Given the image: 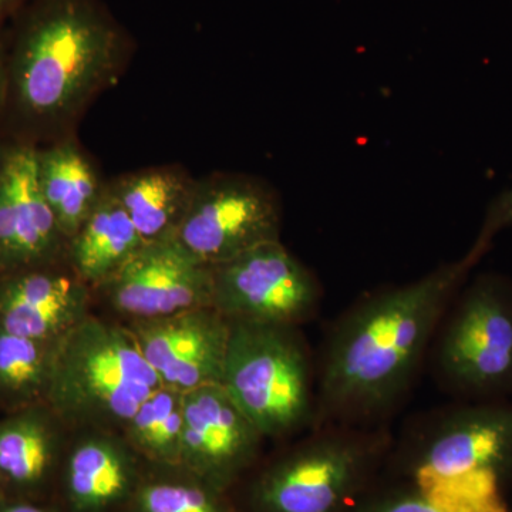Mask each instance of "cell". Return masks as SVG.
Masks as SVG:
<instances>
[{
    "mask_svg": "<svg viewBox=\"0 0 512 512\" xmlns=\"http://www.w3.org/2000/svg\"><path fill=\"white\" fill-rule=\"evenodd\" d=\"M28 0H0V23L5 22L10 15H15Z\"/></svg>",
    "mask_w": 512,
    "mask_h": 512,
    "instance_id": "obj_26",
    "label": "cell"
},
{
    "mask_svg": "<svg viewBox=\"0 0 512 512\" xmlns=\"http://www.w3.org/2000/svg\"><path fill=\"white\" fill-rule=\"evenodd\" d=\"M99 431L80 441L70 456L67 485L80 511H99L123 498L133 480V461L123 443Z\"/></svg>",
    "mask_w": 512,
    "mask_h": 512,
    "instance_id": "obj_18",
    "label": "cell"
},
{
    "mask_svg": "<svg viewBox=\"0 0 512 512\" xmlns=\"http://www.w3.org/2000/svg\"><path fill=\"white\" fill-rule=\"evenodd\" d=\"M2 512H45L40 508L33 507V505H13V507L6 508Z\"/></svg>",
    "mask_w": 512,
    "mask_h": 512,
    "instance_id": "obj_27",
    "label": "cell"
},
{
    "mask_svg": "<svg viewBox=\"0 0 512 512\" xmlns=\"http://www.w3.org/2000/svg\"><path fill=\"white\" fill-rule=\"evenodd\" d=\"M181 463L210 477L232 473L255 453L262 434L222 384L183 393Z\"/></svg>",
    "mask_w": 512,
    "mask_h": 512,
    "instance_id": "obj_13",
    "label": "cell"
},
{
    "mask_svg": "<svg viewBox=\"0 0 512 512\" xmlns=\"http://www.w3.org/2000/svg\"><path fill=\"white\" fill-rule=\"evenodd\" d=\"M485 254L473 244L463 258L356 306L329 340L318 410L352 419L373 416L396 402L448 303Z\"/></svg>",
    "mask_w": 512,
    "mask_h": 512,
    "instance_id": "obj_1",
    "label": "cell"
},
{
    "mask_svg": "<svg viewBox=\"0 0 512 512\" xmlns=\"http://www.w3.org/2000/svg\"><path fill=\"white\" fill-rule=\"evenodd\" d=\"M275 468L261 488L272 512H332L359 466V444L328 433Z\"/></svg>",
    "mask_w": 512,
    "mask_h": 512,
    "instance_id": "obj_12",
    "label": "cell"
},
{
    "mask_svg": "<svg viewBox=\"0 0 512 512\" xmlns=\"http://www.w3.org/2000/svg\"><path fill=\"white\" fill-rule=\"evenodd\" d=\"M222 387L264 437L301 430L315 414L312 366L293 326L229 320Z\"/></svg>",
    "mask_w": 512,
    "mask_h": 512,
    "instance_id": "obj_5",
    "label": "cell"
},
{
    "mask_svg": "<svg viewBox=\"0 0 512 512\" xmlns=\"http://www.w3.org/2000/svg\"><path fill=\"white\" fill-rule=\"evenodd\" d=\"M512 227V187L494 198L485 212L483 224L476 241L485 247H493L494 239L500 232Z\"/></svg>",
    "mask_w": 512,
    "mask_h": 512,
    "instance_id": "obj_23",
    "label": "cell"
},
{
    "mask_svg": "<svg viewBox=\"0 0 512 512\" xmlns=\"http://www.w3.org/2000/svg\"><path fill=\"white\" fill-rule=\"evenodd\" d=\"M195 184L180 168L157 167L123 175L109 187L147 244L174 237Z\"/></svg>",
    "mask_w": 512,
    "mask_h": 512,
    "instance_id": "obj_16",
    "label": "cell"
},
{
    "mask_svg": "<svg viewBox=\"0 0 512 512\" xmlns=\"http://www.w3.org/2000/svg\"><path fill=\"white\" fill-rule=\"evenodd\" d=\"M74 274L87 286H103L146 242L109 184L69 242Z\"/></svg>",
    "mask_w": 512,
    "mask_h": 512,
    "instance_id": "obj_15",
    "label": "cell"
},
{
    "mask_svg": "<svg viewBox=\"0 0 512 512\" xmlns=\"http://www.w3.org/2000/svg\"><path fill=\"white\" fill-rule=\"evenodd\" d=\"M281 207L268 185L242 174L197 181L174 239L198 262L217 266L269 241H279Z\"/></svg>",
    "mask_w": 512,
    "mask_h": 512,
    "instance_id": "obj_7",
    "label": "cell"
},
{
    "mask_svg": "<svg viewBox=\"0 0 512 512\" xmlns=\"http://www.w3.org/2000/svg\"><path fill=\"white\" fill-rule=\"evenodd\" d=\"M116 311L156 319L212 306V268L174 237L147 242L103 285Z\"/></svg>",
    "mask_w": 512,
    "mask_h": 512,
    "instance_id": "obj_9",
    "label": "cell"
},
{
    "mask_svg": "<svg viewBox=\"0 0 512 512\" xmlns=\"http://www.w3.org/2000/svg\"><path fill=\"white\" fill-rule=\"evenodd\" d=\"M512 464V400L466 402L440 421L416 470L437 512H511L501 478Z\"/></svg>",
    "mask_w": 512,
    "mask_h": 512,
    "instance_id": "obj_4",
    "label": "cell"
},
{
    "mask_svg": "<svg viewBox=\"0 0 512 512\" xmlns=\"http://www.w3.org/2000/svg\"><path fill=\"white\" fill-rule=\"evenodd\" d=\"M67 244L39 175L37 148L20 144L6 150L0 175V249L8 268L45 264Z\"/></svg>",
    "mask_w": 512,
    "mask_h": 512,
    "instance_id": "obj_11",
    "label": "cell"
},
{
    "mask_svg": "<svg viewBox=\"0 0 512 512\" xmlns=\"http://www.w3.org/2000/svg\"><path fill=\"white\" fill-rule=\"evenodd\" d=\"M212 306L228 320L296 326L320 301L315 276L281 244L256 245L212 266Z\"/></svg>",
    "mask_w": 512,
    "mask_h": 512,
    "instance_id": "obj_8",
    "label": "cell"
},
{
    "mask_svg": "<svg viewBox=\"0 0 512 512\" xmlns=\"http://www.w3.org/2000/svg\"><path fill=\"white\" fill-rule=\"evenodd\" d=\"M138 512H221L210 494L197 485L157 483L138 494Z\"/></svg>",
    "mask_w": 512,
    "mask_h": 512,
    "instance_id": "obj_22",
    "label": "cell"
},
{
    "mask_svg": "<svg viewBox=\"0 0 512 512\" xmlns=\"http://www.w3.org/2000/svg\"><path fill=\"white\" fill-rule=\"evenodd\" d=\"M131 446L158 461L181 460L184 430L183 393L171 387L157 390L141 404L123 429Z\"/></svg>",
    "mask_w": 512,
    "mask_h": 512,
    "instance_id": "obj_19",
    "label": "cell"
},
{
    "mask_svg": "<svg viewBox=\"0 0 512 512\" xmlns=\"http://www.w3.org/2000/svg\"><path fill=\"white\" fill-rule=\"evenodd\" d=\"M55 342L23 338L0 329V387L19 397L47 394Z\"/></svg>",
    "mask_w": 512,
    "mask_h": 512,
    "instance_id": "obj_21",
    "label": "cell"
},
{
    "mask_svg": "<svg viewBox=\"0 0 512 512\" xmlns=\"http://www.w3.org/2000/svg\"><path fill=\"white\" fill-rule=\"evenodd\" d=\"M89 308V286L73 276L32 271L0 285V329L23 338L56 342L82 322Z\"/></svg>",
    "mask_w": 512,
    "mask_h": 512,
    "instance_id": "obj_14",
    "label": "cell"
},
{
    "mask_svg": "<svg viewBox=\"0 0 512 512\" xmlns=\"http://www.w3.org/2000/svg\"><path fill=\"white\" fill-rule=\"evenodd\" d=\"M37 175L47 204L69 242L96 207L104 185L72 141L37 150Z\"/></svg>",
    "mask_w": 512,
    "mask_h": 512,
    "instance_id": "obj_17",
    "label": "cell"
},
{
    "mask_svg": "<svg viewBox=\"0 0 512 512\" xmlns=\"http://www.w3.org/2000/svg\"><path fill=\"white\" fill-rule=\"evenodd\" d=\"M163 387L130 329L89 315L56 340L46 397L64 420L104 431Z\"/></svg>",
    "mask_w": 512,
    "mask_h": 512,
    "instance_id": "obj_3",
    "label": "cell"
},
{
    "mask_svg": "<svg viewBox=\"0 0 512 512\" xmlns=\"http://www.w3.org/2000/svg\"><path fill=\"white\" fill-rule=\"evenodd\" d=\"M8 99V53H6V32L0 23V114L6 109Z\"/></svg>",
    "mask_w": 512,
    "mask_h": 512,
    "instance_id": "obj_24",
    "label": "cell"
},
{
    "mask_svg": "<svg viewBox=\"0 0 512 512\" xmlns=\"http://www.w3.org/2000/svg\"><path fill=\"white\" fill-rule=\"evenodd\" d=\"M0 268H8V266H6L5 256H3L2 249H0Z\"/></svg>",
    "mask_w": 512,
    "mask_h": 512,
    "instance_id": "obj_29",
    "label": "cell"
},
{
    "mask_svg": "<svg viewBox=\"0 0 512 512\" xmlns=\"http://www.w3.org/2000/svg\"><path fill=\"white\" fill-rule=\"evenodd\" d=\"M15 19L6 107L32 127L66 123L116 72L126 35L99 0H28Z\"/></svg>",
    "mask_w": 512,
    "mask_h": 512,
    "instance_id": "obj_2",
    "label": "cell"
},
{
    "mask_svg": "<svg viewBox=\"0 0 512 512\" xmlns=\"http://www.w3.org/2000/svg\"><path fill=\"white\" fill-rule=\"evenodd\" d=\"M128 329L165 387L185 393L222 383L231 322L214 306L133 320Z\"/></svg>",
    "mask_w": 512,
    "mask_h": 512,
    "instance_id": "obj_10",
    "label": "cell"
},
{
    "mask_svg": "<svg viewBox=\"0 0 512 512\" xmlns=\"http://www.w3.org/2000/svg\"><path fill=\"white\" fill-rule=\"evenodd\" d=\"M55 431L40 414H25L0 426V473L16 483L40 480L52 458Z\"/></svg>",
    "mask_w": 512,
    "mask_h": 512,
    "instance_id": "obj_20",
    "label": "cell"
},
{
    "mask_svg": "<svg viewBox=\"0 0 512 512\" xmlns=\"http://www.w3.org/2000/svg\"><path fill=\"white\" fill-rule=\"evenodd\" d=\"M382 512H437L431 507L430 504H427L423 498H407V500L397 501L390 505V507L384 508Z\"/></svg>",
    "mask_w": 512,
    "mask_h": 512,
    "instance_id": "obj_25",
    "label": "cell"
},
{
    "mask_svg": "<svg viewBox=\"0 0 512 512\" xmlns=\"http://www.w3.org/2000/svg\"><path fill=\"white\" fill-rule=\"evenodd\" d=\"M437 365L464 402L512 400V281L477 276L458 296L441 333Z\"/></svg>",
    "mask_w": 512,
    "mask_h": 512,
    "instance_id": "obj_6",
    "label": "cell"
},
{
    "mask_svg": "<svg viewBox=\"0 0 512 512\" xmlns=\"http://www.w3.org/2000/svg\"><path fill=\"white\" fill-rule=\"evenodd\" d=\"M5 153L6 150H3V148L0 147V175H2L3 163H5Z\"/></svg>",
    "mask_w": 512,
    "mask_h": 512,
    "instance_id": "obj_28",
    "label": "cell"
}]
</instances>
